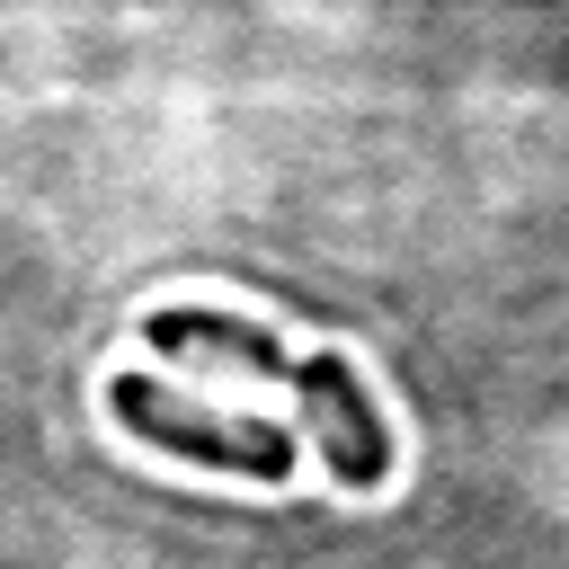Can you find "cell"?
I'll use <instances>...</instances> for the list:
<instances>
[{
    "label": "cell",
    "instance_id": "6da1fadb",
    "mask_svg": "<svg viewBox=\"0 0 569 569\" xmlns=\"http://www.w3.org/2000/svg\"><path fill=\"white\" fill-rule=\"evenodd\" d=\"M142 338H151L160 356L240 365V373H258V382L293 391V400H302V418L320 427L329 471H338L347 489H382V471H391V427H382V409H373V391H365L356 356H293L284 338H267V329H258V320H240V311H151V320H142Z\"/></svg>",
    "mask_w": 569,
    "mask_h": 569
},
{
    "label": "cell",
    "instance_id": "7a4b0ae2",
    "mask_svg": "<svg viewBox=\"0 0 569 569\" xmlns=\"http://www.w3.org/2000/svg\"><path fill=\"white\" fill-rule=\"evenodd\" d=\"M107 409H116L124 436H142V445H160V453H187V462H204V471H231V480H284V471H293V436H284L276 418L196 409V400H178V391L151 382V373H116Z\"/></svg>",
    "mask_w": 569,
    "mask_h": 569
}]
</instances>
